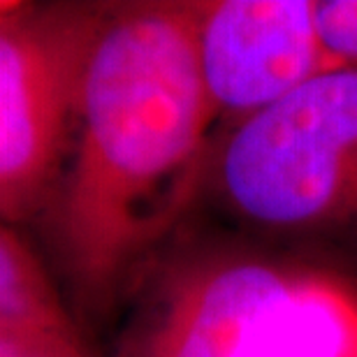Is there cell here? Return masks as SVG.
Here are the masks:
<instances>
[{"instance_id": "6da1fadb", "label": "cell", "mask_w": 357, "mask_h": 357, "mask_svg": "<svg viewBox=\"0 0 357 357\" xmlns=\"http://www.w3.org/2000/svg\"><path fill=\"white\" fill-rule=\"evenodd\" d=\"M216 135L192 0L107 3L68 162L40 216L77 313L107 318L135 295L202 192Z\"/></svg>"}, {"instance_id": "7a4b0ae2", "label": "cell", "mask_w": 357, "mask_h": 357, "mask_svg": "<svg viewBox=\"0 0 357 357\" xmlns=\"http://www.w3.org/2000/svg\"><path fill=\"white\" fill-rule=\"evenodd\" d=\"M209 178L253 230L357 244V68L330 70L223 132Z\"/></svg>"}, {"instance_id": "3957f363", "label": "cell", "mask_w": 357, "mask_h": 357, "mask_svg": "<svg viewBox=\"0 0 357 357\" xmlns=\"http://www.w3.org/2000/svg\"><path fill=\"white\" fill-rule=\"evenodd\" d=\"M306 274L246 251L169 244L135 290L114 357H290Z\"/></svg>"}, {"instance_id": "277c9868", "label": "cell", "mask_w": 357, "mask_h": 357, "mask_svg": "<svg viewBox=\"0 0 357 357\" xmlns=\"http://www.w3.org/2000/svg\"><path fill=\"white\" fill-rule=\"evenodd\" d=\"M107 3H31L0 21V225L40 220L73 146Z\"/></svg>"}, {"instance_id": "5b68a950", "label": "cell", "mask_w": 357, "mask_h": 357, "mask_svg": "<svg viewBox=\"0 0 357 357\" xmlns=\"http://www.w3.org/2000/svg\"><path fill=\"white\" fill-rule=\"evenodd\" d=\"M192 10L216 139L330 73L313 0H192Z\"/></svg>"}, {"instance_id": "8992f818", "label": "cell", "mask_w": 357, "mask_h": 357, "mask_svg": "<svg viewBox=\"0 0 357 357\" xmlns=\"http://www.w3.org/2000/svg\"><path fill=\"white\" fill-rule=\"evenodd\" d=\"M0 318L73 323L68 304L33 248L0 225Z\"/></svg>"}, {"instance_id": "52a82bcc", "label": "cell", "mask_w": 357, "mask_h": 357, "mask_svg": "<svg viewBox=\"0 0 357 357\" xmlns=\"http://www.w3.org/2000/svg\"><path fill=\"white\" fill-rule=\"evenodd\" d=\"M313 14L330 70L357 68V0H313Z\"/></svg>"}, {"instance_id": "ba28073f", "label": "cell", "mask_w": 357, "mask_h": 357, "mask_svg": "<svg viewBox=\"0 0 357 357\" xmlns=\"http://www.w3.org/2000/svg\"><path fill=\"white\" fill-rule=\"evenodd\" d=\"M73 323H33V320L0 318V357H24L56 332L75 330Z\"/></svg>"}, {"instance_id": "9c48e42d", "label": "cell", "mask_w": 357, "mask_h": 357, "mask_svg": "<svg viewBox=\"0 0 357 357\" xmlns=\"http://www.w3.org/2000/svg\"><path fill=\"white\" fill-rule=\"evenodd\" d=\"M24 5H26V0H0V21L14 17Z\"/></svg>"}]
</instances>
